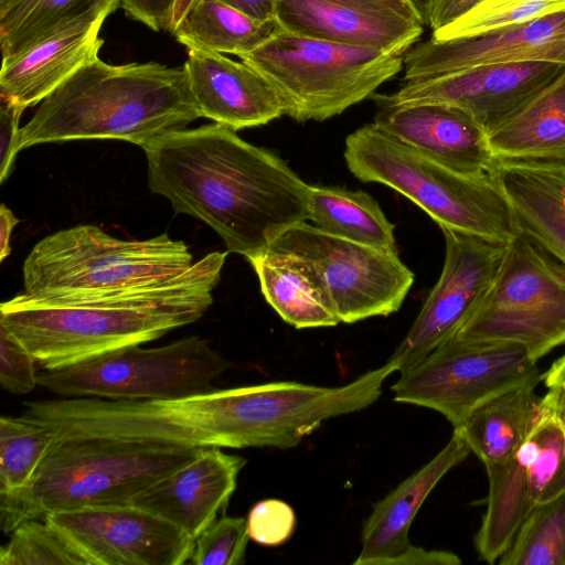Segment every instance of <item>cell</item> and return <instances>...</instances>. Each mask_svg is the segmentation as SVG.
<instances>
[{
    "label": "cell",
    "instance_id": "obj_1",
    "mask_svg": "<svg viewBox=\"0 0 565 565\" xmlns=\"http://www.w3.org/2000/svg\"><path fill=\"white\" fill-rule=\"evenodd\" d=\"M148 184L247 259L309 220L307 184L279 156L213 122L166 135L143 150Z\"/></svg>",
    "mask_w": 565,
    "mask_h": 565
},
{
    "label": "cell",
    "instance_id": "obj_19",
    "mask_svg": "<svg viewBox=\"0 0 565 565\" xmlns=\"http://www.w3.org/2000/svg\"><path fill=\"white\" fill-rule=\"evenodd\" d=\"M373 122L401 142L467 175L491 174L499 162L483 126L451 105L381 106Z\"/></svg>",
    "mask_w": 565,
    "mask_h": 565
},
{
    "label": "cell",
    "instance_id": "obj_42",
    "mask_svg": "<svg viewBox=\"0 0 565 565\" xmlns=\"http://www.w3.org/2000/svg\"><path fill=\"white\" fill-rule=\"evenodd\" d=\"M19 223V220L12 213V211L1 204L0 206V262H3L11 252L10 238L14 226Z\"/></svg>",
    "mask_w": 565,
    "mask_h": 565
},
{
    "label": "cell",
    "instance_id": "obj_33",
    "mask_svg": "<svg viewBox=\"0 0 565 565\" xmlns=\"http://www.w3.org/2000/svg\"><path fill=\"white\" fill-rule=\"evenodd\" d=\"M9 535L0 548V565H86L45 519L26 520Z\"/></svg>",
    "mask_w": 565,
    "mask_h": 565
},
{
    "label": "cell",
    "instance_id": "obj_22",
    "mask_svg": "<svg viewBox=\"0 0 565 565\" xmlns=\"http://www.w3.org/2000/svg\"><path fill=\"white\" fill-rule=\"evenodd\" d=\"M493 174L520 232L565 265V164L499 160Z\"/></svg>",
    "mask_w": 565,
    "mask_h": 565
},
{
    "label": "cell",
    "instance_id": "obj_4",
    "mask_svg": "<svg viewBox=\"0 0 565 565\" xmlns=\"http://www.w3.org/2000/svg\"><path fill=\"white\" fill-rule=\"evenodd\" d=\"M201 448L113 438H57L32 481L0 497V527L90 505L129 503Z\"/></svg>",
    "mask_w": 565,
    "mask_h": 565
},
{
    "label": "cell",
    "instance_id": "obj_3",
    "mask_svg": "<svg viewBox=\"0 0 565 565\" xmlns=\"http://www.w3.org/2000/svg\"><path fill=\"white\" fill-rule=\"evenodd\" d=\"M202 117L184 66L87 62L20 129L19 151L49 142L125 140L143 150Z\"/></svg>",
    "mask_w": 565,
    "mask_h": 565
},
{
    "label": "cell",
    "instance_id": "obj_41",
    "mask_svg": "<svg viewBox=\"0 0 565 565\" xmlns=\"http://www.w3.org/2000/svg\"><path fill=\"white\" fill-rule=\"evenodd\" d=\"M542 382L558 402L565 401V354L542 373Z\"/></svg>",
    "mask_w": 565,
    "mask_h": 565
},
{
    "label": "cell",
    "instance_id": "obj_24",
    "mask_svg": "<svg viewBox=\"0 0 565 565\" xmlns=\"http://www.w3.org/2000/svg\"><path fill=\"white\" fill-rule=\"evenodd\" d=\"M488 137L498 160L565 164V65L553 82Z\"/></svg>",
    "mask_w": 565,
    "mask_h": 565
},
{
    "label": "cell",
    "instance_id": "obj_17",
    "mask_svg": "<svg viewBox=\"0 0 565 565\" xmlns=\"http://www.w3.org/2000/svg\"><path fill=\"white\" fill-rule=\"evenodd\" d=\"M275 21L296 35L393 53H406L425 26L379 0H276Z\"/></svg>",
    "mask_w": 565,
    "mask_h": 565
},
{
    "label": "cell",
    "instance_id": "obj_26",
    "mask_svg": "<svg viewBox=\"0 0 565 565\" xmlns=\"http://www.w3.org/2000/svg\"><path fill=\"white\" fill-rule=\"evenodd\" d=\"M309 220L318 228L374 248L397 253L394 225L369 193L309 185Z\"/></svg>",
    "mask_w": 565,
    "mask_h": 565
},
{
    "label": "cell",
    "instance_id": "obj_45",
    "mask_svg": "<svg viewBox=\"0 0 565 565\" xmlns=\"http://www.w3.org/2000/svg\"><path fill=\"white\" fill-rule=\"evenodd\" d=\"M192 2H193V0H178L177 1L170 33L178 25V23L180 22V20L182 19V17L184 15V13L186 12V10L189 9V7L191 6Z\"/></svg>",
    "mask_w": 565,
    "mask_h": 565
},
{
    "label": "cell",
    "instance_id": "obj_39",
    "mask_svg": "<svg viewBox=\"0 0 565 565\" xmlns=\"http://www.w3.org/2000/svg\"><path fill=\"white\" fill-rule=\"evenodd\" d=\"M484 0H434L428 25L433 31L461 18Z\"/></svg>",
    "mask_w": 565,
    "mask_h": 565
},
{
    "label": "cell",
    "instance_id": "obj_18",
    "mask_svg": "<svg viewBox=\"0 0 565 565\" xmlns=\"http://www.w3.org/2000/svg\"><path fill=\"white\" fill-rule=\"evenodd\" d=\"M220 447L201 448L188 462L138 493L129 503L172 523L195 541L234 493L246 459Z\"/></svg>",
    "mask_w": 565,
    "mask_h": 565
},
{
    "label": "cell",
    "instance_id": "obj_46",
    "mask_svg": "<svg viewBox=\"0 0 565 565\" xmlns=\"http://www.w3.org/2000/svg\"><path fill=\"white\" fill-rule=\"evenodd\" d=\"M15 0H0V13L4 12Z\"/></svg>",
    "mask_w": 565,
    "mask_h": 565
},
{
    "label": "cell",
    "instance_id": "obj_7",
    "mask_svg": "<svg viewBox=\"0 0 565 565\" xmlns=\"http://www.w3.org/2000/svg\"><path fill=\"white\" fill-rule=\"evenodd\" d=\"M405 53L338 44L278 28L242 62L279 95L285 115L324 121L370 98L404 67Z\"/></svg>",
    "mask_w": 565,
    "mask_h": 565
},
{
    "label": "cell",
    "instance_id": "obj_6",
    "mask_svg": "<svg viewBox=\"0 0 565 565\" xmlns=\"http://www.w3.org/2000/svg\"><path fill=\"white\" fill-rule=\"evenodd\" d=\"M182 241L168 234L120 239L95 225L47 235L23 264L24 294L32 298L85 297L170 280L192 266Z\"/></svg>",
    "mask_w": 565,
    "mask_h": 565
},
{
    "label": "cell",
    "instance_id": "obj_11",
    "mask_svg": "<svg viewBox=\"0 0 565 565\" xmlns=\"http://www.w3.org/2000/svg\"><path fill=\"white\" fill-rule=\"evenodd\" d=\"M268 248L309 260L343 323L396 312L414 284V273L397 253L334 236L307 222L282 232Z\"/></svg>",
    "mask_w": 565,
    "mask_h": 565
},
{
    "label": "cell",
    "instance_id": "obj_35",
    "mask_svg": "<svg viewBox=\"0 0 565 565\" xmlns=\"http://www.w3.org/2000/svg\"><path fill=\"white\" fill-rule=\"evenodd\" d=\"M34 355L0 323V384L17 395L28 394L39 385Z\"/></svg>",
    "mask_w": 565,
    "mask_h": 565
},
{
    "label": "cell",
    "instance_id": "obj_27",
    "mask_svg": "<svg viewBox=\"0 0 565 565\" xmlns=\"http://www.w3.org/2000/svg\"><path fill=\"white\" fill-rule=\"evenodd\" d=\"M274 20L259 21L218 0H193L172 35L188 50L248 54L276 31Z\"/></svg>",
    "mask_w": 565,
    "mask_h": 565
},
{
    "label": "cell",
    "instance_id": "obj_5",
    "mask_svg": "<svg viewBox=\"0 0 565 565\" xmlns=\"http://www.w3.org/2000/svg\"><path fill=\"white\" fill-rule=\"evenodd\" d=\"M344 160L356 179L381 183L401 193L440 228L502 243L521 233L493 173L457 172L401 142L374 122L345 138Z\"/></svg>",
    "mask_w": 565,
    "mask_h": 565
},
{
    "label": "cell",
    "instance_id": "obj_8",
    "mask_svg": "<svg viewBox=\"0 0 565 565\" xmlns=\"http://www.w3.org/2000/svg\"><path fill=\"white\" fill-rule=\"evenodd\" d=\"M232 364L209 341L190 335L157 348L113 350L39 373V385L60 397L162 401L214 390Z\"/></svg>",
    "mask_w": 565,
    "mask_h": 565
},
{
    "label": "cell",
    "instance_id": "obj_21",
    "mask_svg": "<svg viewBox=\"0 0 565 565\" xmlns=\"http://www.w3.org/2000/svg\"><path fill=\"white\" fill-rule=\"evenodd\" d=\"M113 12L81 19L2 57L0 97L21 108L41 103L87 62L98 57L104 40L99 32Z\"/></svg>",
    "mask_w": 565,
    "mask_h": 565
},
{
    "label": "cell",
    "instance_id": "obj_40",
    "mask_svg": "<svg viewBox=\"0 0 565 565\" xmlns=\"http://www.w3.org/2000/svg\"><path fill=\"white\" fill-rule=\"evenodd\" d=\"M259 21L275 19L276 0H218Z\"/></svg>",
    "mask_w": 565,
    "mask_h": 565
},
{
    "label": "cell",
    "instance_id": "obj_16",
    "mask_svg": "<svg viewBox=\"0 0 565 565\" xmlns=\"http://www.w3.org/2000/svg\"><path fill=\"white\" fill-rule=\"evenodd\" d=\"M546 61L565 64V9L491 32L434 40L404 56V82L497 62Z\"/></svg>",
    "mask_w": 565,
    "mask_h": 565
},
{
    "label": "cell",
    "instance_id": "obj_28",
    "mask_svg": "<svg viewBox=\"0 0 565 565\" xmlns=\"http://www.w3.org/2000/svg\"><path fill=\"white\" fill-rule=\"evenodd\" d=\"M532 508L565 493V419L554 395L541 397L537 413L521 443Z\"/></svg>",
    "mask_w": 565,
    "mask_h": 565
},
{
    "label": "cell",
    "instance_id": "obj_31",
    "mask_svg": "<svg viewBox=\"0 0 565 565\" xmlns=\"http://www.w3.org/2000/svg\"><path fill=\"white\" fill-rule=\"evenodd\" d=\"M498 562L565 565V493L531 509Z\"/></svg>",
    "mask_w": 565,
    "mask_h": 565
},
{
    "label": "cell",
    "instance_id": "obj_13",
    "mask_svg": "<svg viewBox=\"0 0 565 565\" xmlns=\"http://www.w3.org/2000/svg\"><path fill=\"white\" fill-rule=\"evenodd\" d=\"M43 519L86 565H182L194 547L179 527L131 503L57 511Z\"/></svg>",
    "mask_w": 565,
    "mask_h": 565
},
{
    "label": "cell",
    "instance_id": "obj_12",
    "mask_svg": "<svg viewBox=\"0 0 565 565\" xmlns=\"http://www.w3.org/2000/svg\"><path fill=\"white\" fill-rule=\"evenodd\" d=\"M446 254L441 274L388 361L399 373L457 334L493 284L507 244L441 228Z\"/></svg>",
    "mask_w": 565,
    "mask_h": 565
},
{
    "label": "cell",
    "instance_id": "obj_38",
    "mask_svg": "<svg viewBox=\"0 0 565 565\" xmlns=\"http://www.w3.org/2000/svg\"><path fill=\"white\" fill-rule=\"evenodd\" d=\"M178 0H119L127 17L149 29L170 32Z\"/></svg>",
    "mask_w": 565,
    "mask_h": 565
},
{
    "label": "cell",
    "instance_id": "obj_29",
    "mask_svg": "<svg viewBox=\"0 0 565 565\" xmlns=\"http://www.w3.org/2000/svg\"><path fill=\"white\" fill-rule=\"evenodd\" d=\"M119 0H15L0 13L2 57L90 15L114 12Z\"/></svg>",
    "mask_w": 565,
    "mask_h": 565
},
{
    "label": "cell",
    "instance_id": "obj_14",
    "mask_svg": "<svg viewBox=\"0 0 565 565\" xmlns=\"http://www.w3.org/2000/svg\"><path fill=\"white\" fill-rule=\"evenodd\" d=\"M565 64L546 61L486 63L412 81L394 93L373 94L379 107L436 103L473 116L488 135L553 82Z\"/></svg>",
    "mask_w": 565,
    "mask_h": 565
},
{
    "label": "cell",
    "instance_id": "obj_2",
    "mask_svg": "<svg viewBox=\"0 0 565 565\" xmlns=\"http://www.w3.org/2000/svg\"><path fill=\"white\" fill-rule=\"evenodd\" d=\"M227 252L205 255L154 285L85 297L20 294L0 307V323L43 370L143 344L199 320L213 302Z\"/></svg>",
    "mask_w": 565,
    "mask_h": 565
},
{
    "label": "cell",
    "instance_id": "obj_47",
    "mask_svg": "<svg viewBox=\"0 0 565 565\" xmlns=\"http://www.w3.org/2000/svg\"><path fill=\"white\" fill-rule=\"evenodd\" d=\"M548 392H550V391H548ZM554 397H555V396H554ZM555 399H556V398H555ZM556 403H557V406H558V409H559V412H561L562 416H563V417H564V419H565V401L558 402V401L556 399Z\"/></svg>",
    "mask_w": 565,
    "mask_h": 565
},
{
    "label": "cell",
    "instance_id": "obj_44",
    "mask_svg": "<svg viewBox=\"0 0 565 565\" xmlns=\"http://www.w3.org/2000/svg\"><path fill=\"white\" fill-rule=\"evenodd\" d=\"M411 2L419 13L424 25L427 26L434 0H411Z\"/></svg>",
    "mask_w": 565,
    "mask_h": 565
},
{
    "label": "cell",
    "instance_id": "obj_36",
    "mask_svg": "<svg viewBox=\"0 0 565 565\" xmlns=\"http://www.w3.org/2000/svg\"><path fill=\"white\" fill-rule=\"evenodd\" d=\"M296 523L294 509L279 499L257 502L246 519L249 539L265 546L284 544L292 535Z\"/></svg>",
    "mask_w": 565,
    "mask_h": 565
},
{
    "label": "cell",
    "instance_id": "obj_9",
    "mask_svg": "<svg viewBox=\"0 0 565 565\" xmlns=\"http://www.w3.org/2000/svg\"><path fill=\"white\" fill-rule=\"evenodd\" d=\"M455 338L515 343L535 362L565 344V265L518 234L507 244L490 289Z\"/></svg>",
    "mask_w": 565,
    "mask_h": 565
},
{
    "label": "cell",
    "instance_id": "obj_32",
    "mask_svg": "<svg viewBox=\"0 0 565 565\" xmlns=\"http://www.w3.org/2000/svg\"><path fill=\"white\" fill-rule=\"evenodd\" d=\"M565 9V0H484L471 11L433 31L434 40L473 36Z\"/></svg>",
    "mask_w": 565,
    "mask_h": 565
},
{
    "label": "cell",
    "instance_id": "obj_25",
    "mask_svg": "<svg viewBox=\"0 0 565 565\" xmlns=\"http://www.w3.org/2000/svg\"><path fill=\"white\" fill-rule=\"evenodd\" d=\"M540 382L507 391L472 412L459 428L484 466L508 460L519 448L537 413Z\"/></svg>",
    "mask_w": 565,
    "mask_h": 565
},
{
    "label": "cell",
    "instance_id": "obj_30",
    "mask_svg": "<svg viewBox=\"0 0 565 565\" xmlns=\"http://www.w3.org/2000/svg\"><path fill=\"white\" fill-rule=\"evenodd\" d=\"M57 440L46 425L24 415L0 418V497H12L34 478Z\"/></svg>",
    "mask_w": 565,
    "mask_h": 565
},
{
    "label": "cell",
    "instance_id": "obj_15",
    "mask_svg": "<svg viewBox=\"0 0 565 565\" xmlns=\"http://www.w3.org/2000/svg\"><path fill=\"white\" fill-rule=\"evenodd\" d=\"M471 452L462 433L454 428L446 446L427 463L373 505L364 520L361 551L354 565H459L450 551L425 550L411 543V525L441 478Z\"/></svg>",
    "mask_w": 565,
    "mask_h": 565
},
{
    "label": "cell",
    "instance_id": "obj_43",
    "mask_svg": "<svg viewBox=\"0 0 565 565\" xmlns=\"http://www.w3.org/2000/svg\"><path fill=\"white\" fill-rule=\"evenodd\" d=\"M394 10L398 11L408 19L422 21L419 13L411 2V0H379ZM424 24V23H423Z\"/></svg>",
    "mask_w": 565,
    "mask_h": 565
},
{
    "label": "cell",
    "instance_id": "obj_37",
    "mask_svg": "<svg viewBox=\"0 0 565 565\" xmlns=\"http://www.w3.org/2000/svg\"><path fill=\"white\" fill-rule=\"evenodd\" d=\"M0 99V182L3 183L12 173L19 152V124L24 109L2 97Z\"/></svg>",
    "mask_w": 565,
    "mask_h": 565
},
{
    "label": "cell",
    "instance_id": "obj_23",
    "mask_svg": "<svg viewBox=\"0 0 565 565\" xmlns=\"http://www.w3.org/2000/svg\"><path fill=\"white\" fill-rule=\"evenodd\" d=\"M247 260L266 301L285 322L296 329L333 327L340 322L327 287L309 260L271 248Z\"/></svg>",
    "mask_w": 565,
    "mask_h": 565
},
{
    "label": "cell",
    "instance_id": "obj_10",
    "mask_svg": "<svg viewBox=\"0 0 565 565\" xmlns=\"http://www.w3.org/2000/svg\"><path fill=\"white\" fill-rule=\"evenodd\" d=\"M542 374L525 348L510 342H468L452 337L392 385L394 401L434 409L459 427L491 398Z\"/></svg>",
    "mask_w": 565,
    "mask_h": 565
},
{
    "label": "cell",
    "instance_id": "obj_34",
    "mask_svg": "<svg viewBox=\"0 0 565 565\" xmlns=\"http://www.w3.org/2000/svg\"><path fill=\"white\" fill-rule=\"evenodd\" d=\"M246 519L223 515L194 541L190 561L195 565H241L249 541Z\"/></svg>",
    "mask_w": 565,
    "mask_h": 565
},
{
    "label": "cell",
    "instance_id": "obj_20",
    "mask_svg": "<svg viewBox=\"0 0 565 565\" xmlns=\"http://www.w3.org/2000/svg\"><path fill=\"white\" fill-rule=\"evenodd\" d=\"M183 66L202 117L237 131L285 115L275 88L244 62L222 53L189 50Z\"/></svg>",
    "mask_w": 565,
    "mask_h": 565
}]
</instances>
